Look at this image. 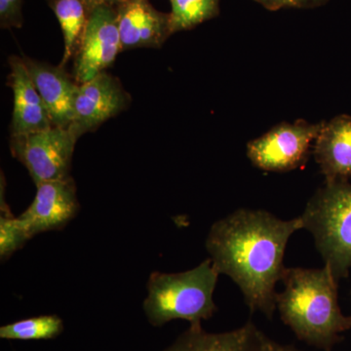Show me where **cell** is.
<instances>
[{"label":"cell","mask_w":351,"mask_h":351,"mask_svg":"<svg viewBox=\"0 0 351 351\" xmlns=\"http://www.w3.org/2000/svg\"><path fill=\"white\" fill-rule=\"evenodd\" d=\"M63 32L64 51L60 64L66 66L75 56L86 27L89 12L84 0H48Z\"/></svg>","instance_id":"cell-15"},{"label":"cell","mask_w":351,"mask_h":351,"mask_svg":"<svg viewBox=\"0 0 351 351\" xmlns=\"http://www.w3.org/2000/svg\"><path fill=\"white\" fill-rule=\"evenodd\" d=\"M269 339L252 321L219 334L205 331L202 325H191L162 351H265Z\"/></svg>","instance_id":"cell-14"},{"label":"cell","mask_w":351,"mask_h":351,"mask_svg":"<svg viewBox=\"0 0 351 351\" xmlns=\"http://www.w3.org/2000/svg\"><path fill=\"white\" fill-rule=\"evenodd\" d=\"M64 321L56 314L36 316L0 327V338L11 341H47L64 332Z\"/></svg>","instance_id":"cell-16"},{"label":"cell","mask_w":351,"mask_h":351,"mask_svg":"<svg viewBox=\"0 0 351 351\" xmlns=\"http://www.w3.org/2000/svg\"><path fill=\"white\" fill-rule=\"evenodd\" d=\"M23 0H0V25L2 29H20L24 19Z\"/></svg>","instance_id":"cell-19"},{"label":"cell","mask_w":351,"mask_h":351,"mask_svg":"<svg viewBox=\"0 0 351 351\" xmlns=\"http://www.w3.org/2000/svg\"><path fill=\"white\" fill-rule=\"evenodd\" d=\"M130 104L119 80L104 71L89 82L78 84L75 119L71 127L82 137L125 110Z\"/></svg>","instance_id":"cell-9"},{"label":"cell","mask_w":351,"mask_h":351,"mask_svg":"<svg viewBox=\"0 0 351 351\" xmlns=\"http://www.w3.org/2000/svg\"><path fill=\"white\" fill-rule=\"evenodd\" d=\"M313 156L325 182L351 178V117L338 115L324 122L313 145Z\"/></svg>","instance_id":"cell-13"},{"label":"cell","mask_w":351,"mask_h":351,"mask_svg":"<svg viewBox=\"0 0 351 351\" xmlns=\"http://www.w3.org/2000/svg\"><path fill=\"white\" fill-rule=\"evenodd\" d=\"M9 75L13 91V114L11 135L34 133L52 125L43 99L32 82L24 59L11 57Z\"/></svg>","instance_id":"cell-12"},{"label":"cell","mask_w":351,"mask_h":351,"mask_svg":"<svg viewBox=\"0 0 351 351\" xmlns=\"http://www.w3.org/2000/svg\"><path fill=\"white\" fill-rule=\"evenodd\" d=\"M80 138L71 126H51L34 133L11 135L10 149L38 186L71 177V160Z\"/></svg>","instance_id":"cell-5"},{"label":"cell","mask_w":351,"mask_h":351,"mask_svg":"<svg viewBox=\"0 0 351 351\" xmlns=\"http://www.w3.org/2000/svg\"><path fill=\"white\" fill-rule=\"evenodd\" d=\"M267 10L276 11L287 6V0H255Z\"/></svg>","instance_id":"cell-22"},{"label":"cell","mask_w":351,"mask_h":351,"mask_svg":"<svg viewBox=\"0 0 351 351\" xmlns=\"http://www.w3.org/2000/svg\"><path fill=\"white\" fill-rule=\"evenodd\" d=\"M121 51L117 9L101 6L90 11L75 54V82L82 84L106 71Z\"/></svg>","instance_id":"cell-7"},{"label":"cell","mask_w":351,"mask_h":351,"mask_svg":"<svg viewBox=\"0 0 351 351\" xmlns=\"http://www.w3.org/2000/svg\"><path fill=\"white\" fill-rule=\"evenodd\" d=\"M329 0H287V6L292 8L308 9L324 5Z\"/></svg>","instance_id":"cell-20"},{"label":"cell","mask_w":351,"mask_h":351,"mask_svg":"<svg viewBox=\"0 0 351 351\" xmlns=\"http://www.w3.org/2000/svg\"><path fill=\"white\" fill-rule=\"evenodd\" d=\"M324 122L308 123L298 120L281 123L247 145V156L258 169L288 172L306 163Z\"/></svg>","instance_id":"cell-6"},{"label":"cell","mask_w":351,"mask_h":351,"mask_svg":"<svg viewBox=\"0 0 351 351\" xmlns=\"http://www.w3.org/2000/svg\"><path fill=\"white\" fill-rule=\"evenodd\" d=\"M219 276L210 258L186 271L152 272L143 304L149 324L162 327L173 320H186L201 325L210 319L217 311L213 295Z\"/></svg>","instance_id":"cell-3"},{"label":"cell","mask_w":351,"mask_h":351,"mask_svg":"<svg viewBox=\"0 0 351 351\" xmlns=\"http://www.w3.org/2000/svg\"><path fill=\"white\" fill-rule=\"evenodd\" d=\"M115 9L122 51L160 48L173 34L170 13L156 10L149 0H124Z\"/></svg>","instance_id":"cell-10"},{"label":"cell","mask_w":351,"mask_h":351,"mask_svg":"<svg viewBox=\"0 0 351 351\" xmlns=\"http://www.w3.org/2000/svg\"><path fill=\"white\" fill-rule=\"evenodd\" d=\"M124 0H84L88 9V12L97 8V7L107 6L117 8Z\"/></svg>","instance_id":"cell-21"},{"label":"cell","mask_w":351,"mask_h":351,"mask_svg":"<svg viewBox=\"0 0 351 351\" xmlns=\"http://www.w3.org/2000/svg\"><path fill=\"white\" fill-rule=\"evenodd\" d=\"M78 211L75 182L69 177L38 184L34 199L19 219L32 239L40 233L63 230Z\"/></svg>","instance_id":"cell-8"},{"label":"cell","mask_w":351,"mask_h":351,"mask_svg":"<svg viewBox=\"0 0 351 351\" xmlns=\"http://www.w3.org/2000/svg\"><path fill=\"white\" fill-rule=\"evenodd\" d=\"M265 351H300L294 346H284L281 343H276V341H272L271 339L267 341V345L265 346Z\"/></svg>","instance_id":"cell-23"},{"label":"cell","mask_w":351,"mask_h":351,"mask_svg":"<svg viewBox=\"0 0 351 351\" xmlns=\"http://www.w3.org/2000/svg\"><path fill=\"white\" fill-rule=\"evenodd\" d=\"M301 219L325 265L337 280L346 278L351 269V184L325 182L307 203Z\"/></svg>","instance_id":"cell-4"},{"label":"cell","mask_w":351,"mask_h":351,"mask_svg":"<svg viewBox=\"0 0 351 351\" xmlns=\"http://www.w3.org/2000/svg\"><path fill=\"white\" fill-rule=\"evenodd\" d=\"M34 86L43 99L53 126L66 128L75 119L78 83L64 71L44 62L23 58Z\"/></svg>","instance_id":"cell-11"},{"label":"cell","mask_w":351,"mask_h":351,"mask_svg":"<svg viewBox=\"0 0 351 351\" xmlns=\"http://www.w3.org/2000/svg\"><path fill=\"white\" fill-rule=\"evenodd\" d=\"M31 237L24 225L10 211L5 200V181L1 174V195H0V258L8 260L15 252L20 250Z\"/></svg>","instance_id":"cell-18"},{"label":"cell","mask_w":351,"mask_h":351,"mask_svg":"<svg viewBox=\"0 0 351 351\" xmlns=\"http://www.w3.org/2000/svg\"><path fill=\"white\" fill-rule=\"evenodd\" d=\"M281 281L276 308L284 324L300 341L331 351L351 329V316L343 315L339 306V281L331 269L286 267Z\"/></svg>","instance_id":"cell-2"},{"label":"cell","mask_w":351,"mask_h":351,"mask_svg":"<svg viewBox=\"0 0 351 351\" xmlns=\"http://www.w3.org/2000/svg\"><path fill=\"white\" fill-rule=\"evenodd\" d=\"M172 34L189 31L196 25L217 17L219 0H170Z\"/></svg>","instance_id":"cell-17"},{"label":"cell","mask_w":351,"mask_h":351,"mask_svg":"<svg viewBox=\"0 0 351 351\" xmlns=\"http://www.w3.org/2000/svg\"><path fill=\"white\" fill-rule=\"evenodd\" d=\"M301 217L281 219L263 210L239 209L210 228L206 249L219 274L239 286L251 313L269 319L276 309V283L286 267L289 239L302 230Z\"/></svg>","instance_id":"cell-1"}]
</instances>
